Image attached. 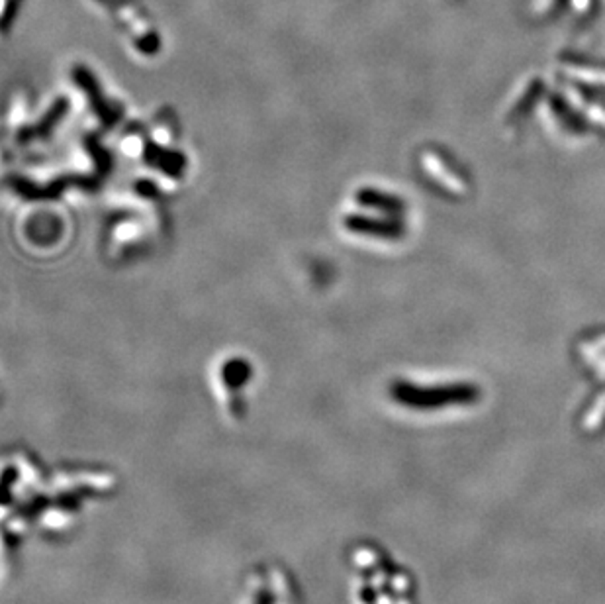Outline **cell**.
Returning <instances> with one entry per match:
<instances>
[{
    "mask_svg": "<svg viewBox=\"0 0 605 604\" xmlns=\"http://www.w3.org/2000/svg\"><path fill=\"white\" fill-rule=\"evenodd\" d=\"M562 71L568 77L578 79V81H583V83L605 85V71H590V69H578V67H562Z\"/></svg>",
    "mask_w": 605,
    "mask_h": 604,
    "instance_id": "3",
    "label": "cell"
},
{
    "mask_svg": "<svg viewBox=\"0 0 605 604\" xmlns=\"http://www.w3.org/2000/svg\"><path fill=\"white\" fill-rule=\"evenodd\" d=\"M423 165H425V169L431 173L443 187H447L451 193H456V195H463L465 193V183L458 179L456 175H453L449 169H445V165L435 157V155L427 154L423 155Z\"/></svg>",
    "mask_w": 605,
    "mask_h": 604,
    "instance_id": "1",
    "label": "cell"
},
{
    "mask_svg": "<svg viewBox=\"0 0 605 604\" xmlns=\"http://www.w3.org/2000/svg\"><path fill=\"white\" fill-rule=\"evenodd\" d=\"M566 95H568V100L572 102L576 108H582L583 114L590 118V120L597 122V124H602L605 128V110L599 108V106H594V104H586L582 99H580V95L578 92H574L572 88H566L564 90Z\"/></svg>",
    "mask_w": 605,
    "mask_h": 604,
    "instance_id": "2",
    "label": "cell"
}]
</instances>
